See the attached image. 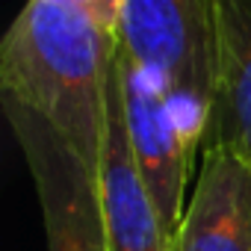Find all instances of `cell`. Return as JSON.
<instances>
[{
    "instance_id": "6da1fadb",
    "label": "cell",
    "mask_w": 251,
    "mask_h": 251,
    "mask_svg": "<svg viewBox=\"0 0 251 251\" xmlns=\"http://www.w3.org/2000/svg\"><path fill=\"white\" fill-rule=\"evenodd\" d=\"M118 0H30L0 42V89L98 175Z\"/></svg>"
},
{
    "instance_id": "7a4b0ae2",
    "label": "cell",
    "mask_w": 251,
    "mask_h": 251,
    "mask_svg": "<svg viewBox=\"0 0 251 251\" xmlns=\"http://www.w3.org/2000/svg\"><path fill=\"white\" fill-rule=\"evenodd\" d=\"M118 53L154 77L204 142L219 83L216 0H118Z\"/></svg>"
},
{
    "instance_id": "3957f363",
    "label": "cell",
    "mask_w": 251,
    "mask_h": 251,
    "mask_svg": "<svg viewBox=\"0 0 251 251\" xmlns=\"http://www.w3.org/2000/svg\"><path fill=\"white\" fill-rule=\"evenodd\" d=\"M3 112L36 183L48 251H109L98 175L30 109L3 98Z\"/></svg>"
},
{
    "instance_id": "277c9868",
    "label": "cell",
    "mask_w": 251,
    "mask_h": 251,
    "mask_svg": "<svg viewBox=\"0 0 251 251\" xmlns=\"http://www.w3.org/2000/svg\"><path fill=\"white\" fill-rule=\"evenodd\" d=\"M115 71L133 160L160 213L166 236L175 245L189 204L186 183L195 160V145L201 139L186 127L175 100L163 92V86L154 77L127 62L121 53H115Z\"/></svg>"
},
{
    "instance_id": "5b68a950",
    "label": "cell",
    "mask_w": 251,
    "mask_h": 251,
    "mask_svg": "<svg viewBox=\"0 0 251 251\" xmlns=\"http://www.w3.org/2000/svg\"><path fill=\"white\" fill-rule=\"evenodd\" d=\"M98 195L109 251H175L130 151L115 65L106 89V121L98 160Z\"/></svg>"
},
{
    "instance_id": "8992f818",
    "label": "cell",
    "mask_w": 251,
    "mask_h": 251,
    "mask_svg": "<svg viewBox=\"0 0 251 251\" xmlns=\"http://www.w3.org/2000/svg\"><path fill=\"white\" fill-rule=\"evenodd\" d=\"M175 251H251V172L227 148H204Z\"/></svg>"
},
{
    "instance_id": "52a82bcc",
    "label": "cell",
    "mask_w": 251,
    "mask_h": 251,
    "mask_svg": "<svg viewBox=\"0 0 251 251\" xmlns=\"http://www.w3.org/2000/svg\"><path fill=\"white\" fill-rule=\"evenodd\" d=\"M219 83L201 148H227L251 172V0H216Z\"/></svg>"
}]
</instances>
